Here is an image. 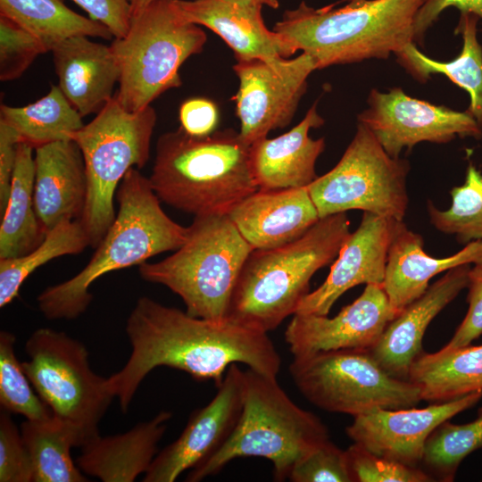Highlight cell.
Here are the masks:
<instances>
[{"label": "cell", "mask_w": 482, "mask_h": 482, "mask_svg": "<svg viewBox=\"0 0 482 482\" xmlns=\"http://www.w3.org/2000/svg\"><path fill=\"white\" fill-rule=\"evenodd\" d=\"M152 1L153 0H132L131 1L132 17L139 13Z\"/></svg>", "instance_id": "7dc6e473"}, {"label": "cell", "mask_w": 482, "mask_h": 482, "mask_svg": "<svg viewBox=\"0 0 482 482\" xmlns=\"http://www.w3.org/2000/svg\"><path fill=\"white\" fill-rule=\"evenodd\" d=\"M397 316L381 284L366 285L362 295L335 317L295 313L285 331L294 356L340 349H371Z\"/></svg>", "instance_id": "2e32d148"}, {"label": "cell", "mask_w": 482, "mask_h": 482, "mask_svg": "<svg viewBox=\"0 0 482 482\" xmlns=\"http://www.w3.org/2000/svg\"><path fill=\"white\" fill-rule=\"evenodd\" d=\"M21 432L33 469V482H87L73 461L76 446L73 432L55 417L46 420H26Z\"/></svg>", "instance_id": "1f68e13d"}, {"label": "cell", "mask_w": 482, "mask_h": 482, "mask_svg": "<svg viewBox=\"0 0 482 482\" xmlns=\"http://www.w3.org/2000/svg\"><path fill=\"white\" fill-rule=\"evenodd\" d=\"M482 447V407L471 422L456 425L445 420L428 436L420 467L433 480L452 482L461 462Z\"/></svg>", "instance_id": "836d02e7"}, {"label": "cell", "mask_w": 482, "mask_h": 482, "mask_svg": "<svg viewBox=\"0 0 482 482\" xmlns=\"http://www.w3.org/2000/svg\"><path fill=\"white\" fill-rule=\"evenodd\" d=\"M450 6L456 7L461 14L470 13L482 20V0H426L415 17L413 43L421 44L427 29Z\"/></svg>", "instance_id": "ee69618b"}, {"label": "cell", "mask_w": 482, "mask_h": 482, "mask_svg": "<svg viewBox=\"0 0 482 482\" xmlns=\"http://www.w3.org/2000/svg\"><path fill=\"white\" fill-rule=\"evenodd\" d=\"M34 205L46 233L83 212L87 179L82 152L72 139L35 148Z\"/></svg>", "instance_id": "7402d4cb"}, {"label": "cell", "mask_w": 482, "mask_h": 482, "mask_svg": "<svg viewBox=\"0 0 482 482\" xmlns=\"http://www.w3.org/2000/svg\"><path fill=\"white\" fill-rule=\"evenodd\" d=\"M206 39L199 25L181 15L175 0H153L132 17L127 34L111 44L120 69L115 95L120 104L136 112L180 87V66L203 51Z\"/></svg>", "instance_id": "ba28073f"}, {"label": "cell", "mask_w": 482, "mask_h": 482, "mask_svg": "<svg viewBox=\"0 0 482 482\" xmlns=\"http://www.w3.org/2000/svg\"><path fill=\"white\" fill-rule=\"evenodd\" d=\"M409 380L420 388L421 399L431 403L482 391V345L423 351L411 366Z\"/></svg>", "instance_id": "4316f807"}, {"label": "cell", "mask_w": 482, "mask_h": 482, "mask_svg": "<svg viewBox=\"0 0 482 482\" xmlns=\"http://www.w3.org/2000/svg\"><path fill=\"white\" fill-rule=\"evenodd\" d=\"M125 331L130 355L120 370L107 378L124 413L141 382L157 367L177 369L217 386L233 363L271 377L280 370V355L268 333L229 318L194 317L147 296L137 300Z\"/></svg>", "instance_id": "6da1fadb"}, {"label": "cell", "mask_w": 482, "mask_h": 482, "mask_svg": "<svg viewBox=\"0 0 482 482\" xmlns=\"http://www.w3.org/2000/svg\"><path fill=\"white\" fill-rule=\"evenodd\" d=\"M180 127L194 137H205L215 131L219 121L216 104L203 97L186 100L179 107Z\"/></svg>", "instance_id": "7bdbcfd3"}, {"label": "cell", "mask_w": 482, "mask_h": 482, "mask_svg": "<svg viewBox=\"0 0 482 482\" xmlns=\"http://www.w3.org/2000/svg\"><path fill=\"white\" fill-rule=\"evenodd\" d=\"M288 479L293 482H353L346 451L329 439L298 460Z\"/></svg>", "instance_id": "74e56055"}, {"label": "cell", "mask_w": 482, "mask_h": 482, "mask_svg": "<svg viewBox=\"0 0 482 482\" xmlns=\"http://www.w3.org/2000/svg\"><path fill=\"white\" fill-rule=\"evenodd\" d=\"M172 413L162 411L122 434L98 436L82 446L76 464L80 470L103 482H133L150 468L157 455Z\"/></svg>", "instance_id": "484cf974"}, {"label": "cell", "mask_w": 482, "mask_h": 482, "mask_svg": "<svg viewBox=\"0 0 482 482\" xmlns=\"http://www.w3.org/2000/svg\"><path fill=\"white\" fill-rule=\"evenodd\" d=\"M253 250L229 214L195 216L184 244L162 261L140 264L138 272L177 294L189 315L223 320Z\"/></svg>", "instance_id": "52a82bcc"}, {"label": "cell", "mask_w": 482, "mask_h": 482, "mask_svg": "<svg viewBox=\"0 0 482 482\" xmlns=\"http://www.w3.org/2000/svg\"><path fill=\"white\" fill-rule=\"evenodd\" d=\"M34 149L23 141L17 146L11 193L0 226V260L27 254L46 237L34 205Z\"/></svg>", "instance_id": "f1b7e54d"}, {"label": "cell", "mask_w": 482, "mask_h": 482, "mask_svg": "<svg viewBox=\"0 0 482 482\" xmlns=\"http://www.w3.org/2000/svg\"><path fill=\"white\" fill-rule=\"evenodd\" d=\"M229 216L253 250L294 242L320 219L307 187L259 189L236 205Z\"/></svg>", "instance_id": "44dd1931"}, {"label": "cell", "mask_w": 482, "mask_h": 482, "mask_svg": "<svg viewBox=\"0 0 482 482\" xmlns=\"http://www.w3.org/2000/svg\"><path fill=\"white\" fill-rule=\"evenodd\" d=\"M21 141L19 133L3 120H0V213L7 206L13 170L16 162L17 146Z\"/></svg>", "instance_id": "f6af8a7d"}, {"label": "cell", "mask_w": 482, "mask_h": 482, "mask_svg": "<svg viewBox=\"0 0 482 482\" xmlns=\"http://www.w3.org/2000/svg\"><path fill=\"white\" fill-rule=\"evenodd\" d=\"M24 372L54 417L73 432L76 446L100 436L99 423L115 397L107 378L95 373L85 345L49 328L35 330L25 343Z\"/></svg>", "instance_id": "30bf717a"}, {"label": "cell", "mask_w": 482, "mask_h": 482, "mask_svg": "<svg viewBox=\"0 0 482 482\" xmlns=\"http://www.w3.org/2000/svg\"><path fill=\"white\" fill-rule=\"evenodd\" d=\"M345 212L320 218L303 236L272 249H254L234 289L228 318L263 332L294 315L316 271L332 262L350 234Z\"/></svg>", "instance_id": "5b68a950"}, {"label": "cell", "mask_w": 482, "mask_h": 482, "mask_svg": "<svg viewBox=\"0 0 482 482\" xmlns=\"http://www.w3.org/2000/svg\"><path fill=\"white\" fill-rule=\"evenodd\" d=\"M452 204L448 210L437 209L427 203L432 225L439 231L454 235L459 243L467 245L482 240V173L470 163L465 181L451 190Z\"/></svg>", "instance_id": "e575fe53"}, {"label": "cell", "mask_w": 482, "mask_h": 482, "mask_svg": "<svg viewBox=\"0 0 482 482\" xmlns=\"http://www.w3.org/2000/svg\"><path fill=\"white\" fill-rule=\"evenodd\" d=\"M316 60L302 53L276 68L262 60L237 61L233 70L239 80L236 102L239 134L249 145L269 132L287 126L306 91Z\"/></svg>", "instance_id": "5bb4252c"}, {"label": "cell", "mask_w": 482, "mask_h": 482, "mask_svg": "<svg viewBox=\"0 0 482 482\" xmlns=\"http://www.w3.org/2000/svg\"><path fill=\"white\" fill-rule=\"evenodd\" d=\"M89 245L79 220H64L46 233L43 242L25 255L0 260V307L12 303L26 278L47 262L78 254Z\"/></svg>", "instance_id": "d6a6232c"}, {"label": "cell", "mask_w": 482, "mask_h": 482, "mask_svg": "<svg viewBox=\"0 0 482 482\" xmlns=\"http://www.w3.org/2000/svg\"><path fill=\"white\" fill-rule=\"evenodd\" d=\"M0 481L33 482L32 462L11 412L0 413Z\"/></svg>", "instance_id": "ab89813d"}, {"label": "cell", "mask_w": 482, "mask_h": 482, "mask_svg": "<svg viewBox=\"0 0 482 482\" xmlns=\"http://www.w3.org/2000/svg\"><path fill=\"white\" fill-rule=\"evenodd\" d=\"M347 1H350V0H341L342 3L347 2Z\"/></svg>", "instance_id": "c3c4849f"}, {"label": "cell", "mask_w": 482, "mask_h": 482, "mask_svg": "<svg viewBox=\"0 0 482 482\" xmlns=\"http://www.w3.org/2000/svg\"><path fill=\"white\" fill-rule=\"evenodd\" d=\"M409 170L406 160L391 157L358 122L337 164L307 188L320 218L362 210L403 221L409 204Z\"/></svg>", "instance_id": "7c38bea8"}, {"label": "cell", "mask_w": 482, "mask_h": 482, "mask_svg": "<svg viewBox=\"0 0 482 482\" xmlns=\"http://www.w3.org/2000/svg\"><path fill=\"white\" fill-rule=\"evenodd\" d=\"M15 336L0 332V403L1 409L21 414L29 420H46L54 417L47 404L36 395L14 353Z\"/></svg>", "instance_id": "d590c367"}, {"label": "cell", "mask_w": 482, "mask_h": 482, "mask_svg": "<svg viewBox=\"0 0 482 482\" xmlns=\"http://www.w3.org/2000/svg\"><path fill=\"white\" fill-rule=\"evenodd\" d=\"M469 288L466 316L451 340L443 347L455 349L470 345L482 335V263L474 264L469 270Z\"/></svg>", "instance_id": "60d3db41"}, {"label": "cell", "mask_w": 482, "mask_h": 482, "mask_svg": "<svg viewBox=\"0 0 482 482\" xmlns=\"http://www.w3.org/2000/svg\"><path fill=\"white\" fill-rule=\"evenodd\" d=\"M236 3H243V4H256L261 6H269L271 8H278V0H227Z\"/></svg>", "instance_id": "bcb514c9"}, {"label": "cell", "mask_w": 482, "mask_h": 482, "mask_svg": "<svg viewBox=\"0 0 482 482\" xmlns=\"http://www.w3.org/2000/svg\"><path fill=\"white\" fill-rule=\"evenodd\" d=\"M0 111V120L12 127L21 141L34 148L72 139L73 134L84 126L83 117L55 85L35 103L22 107L2 104Z\"/></svg>", "instance_id": "4dcf8cb0"}, {"label": "cell", "mask_w": 482, "mask_h": 482, "mask_svg": "<svg viewBox=\"0 0 482 482\" xmlns=\"http://www.w3.org/2000/svg\"><path fill=\"white\" fill-rule=\"evenodd\" d=\"M478 18L461 14L455 34L462 37L460 54L449 62H438L422 54L413 42L397 53L398 62L419 81L425 82L431 74H442L466 90L470 98L469 113L482 128V47L477 38Z\"/></svg>", "instance_id": "83f0119b"}, {"label": "cell", "mask_w": 482, "mask_h": 482, "mask_svg": "<svg viewBox=\"0 0 482 482\" xmlns=\"http://www.w3.org/2000/svg\"><path fill=\"white\" fill-rule=\"evenodd\" d=\"M0 15L36 37L47 52L71 37L114 38L106 26L75 12L62 0H0Z\"/></svg>", "instance_id": "f546056e"}, {"label": "cell", "mask_w": 482, "mask_h": 482, "mask_svg": "<svg viewBox=\"0 0 482 482\" xmlns=\"http://www.w3.org/2000/svg\"><path fill=\"white\" fill-rule=\"evenodd\" d=\"M481 398L482 391H477L420 409L377 410L353 417L345 431L353 443L376 455L420 467L425 443L432 431Z\"/></svg>", "instance_id": "e0dca14e"}, {"label": "cell", "mask_w": 482, "mask_h": 482, "mask_svg": "<svg viewBox=\"0 0 482 482\" xmlns=\"http://www.w3.org/2000/svg\"><path fill=\"white\" fill-rule=\"evenodd\" d=\"M42 43L9 18L0 15V80L20 78L42 54Z\"/></svg>", "instance_id": "8d00e7d4"}, {"label": "cell", "mask_w": 482, "mask_h": 482, "mask_svg": "<svg viewBox=\"0 0 482 482\" xmlns=\"http://www.w3.org/2000/svg\"><path fill=\"white\" fill-rule=\"evenodd\" d=\"M470 269V264H463L447 270L387 325L376 345L369 350L387 374L409 380L411 366L423 352L422 339L428 325L467 287Z\"/></svg>", "instance_id": "ffe728a7"}, {"label": "cell", "mask_w": 482, "mask_h": 482, "mask_svg": "<svg viewBox=\"0 0 482 482\" xmlns=\"http://www.w3.org/2000/svg\"><path fill=\"white\" fill-rule=\"evenodd\" d=\"M138 170L129 169L120 183L118 213L88 263L71 278L46 287L37 296L38 309L46 319L78 318L89 306L93 299L89 287L97 278L176 251L186 241L188 227L164 212L149 178Z\"/></svg>", "instance_id": "7a4b0ae2"}, {"label": "cell", "mask_w": 482, "mask_h": 482, "mask_svg": "<svg viewBox=\"0 0 482 482\" xmlns=\"http://www.w3.org/2000/svg\"><path fill=\"white\" fill-rule=\"evenodd\" d=\"M156 122L149 105L131 112L115 95L87 124L72 136L86 166L87 194L79 219L96 248L115 219L114 195L128 170L141 169L149 159L150 144Z\"/></svg>", "instance_id": "9c48e42d"}, {"label": "cell", "mask_w": 482, "mask_h": 482, "mask_svg": "<svg viewBox=\"0 0 482 482\" xmlns=\"http://www.w3.org/2000/svg\"><path fill=\"white\" fill-rule=\"evenodd\" d=\"M402 222L364 212L357 229L342 245L325 281L303 298L295 313L328 315L350 288L382 285L389 247Z\"/></svg>", "instance_id": "ac0fdd59"}, {"label": "cell", "mask_w": 482, "mask_h": 482, "mask_svg": "<svg viewBox=\"0 0 482 482\" xmlns=\"http://www.w3.org/2000/svg\"><path fill=\"white\" fill-rule=\"evenodd\" d=\"M288 370L302 395L329 412L356 417L377 410L411 408L422 401L414 383L387 374L369 350L294 356Z\"/></svg>", "instance_id": "8fae6325"}, {"label": "cell", "mask_w": 482, "mask_h": 482, "mask_svg": "<svg viewBox=\"0 0 482 482\" xmlns=\"http://www.w3.org/2000/svg\"><path fill=\"white\" fill-rule=\"evenodd\" d=\"M88 37H71L51 50L58 87L82 117L98 113L108 104L120 76L111 46Z\"/></svg>", "instance_id": "603a6c76"}, {"label": "cell", "mask_w": 482, "mask_h": 482, "mask_svg": "<svg viewBox=\"0 0 482 482\" xmlns=\"http://www.w3.org/2000/svg\"><path fill=\"white\" fill-rule=\"evenodd\" d=\"M423 248L422 237L403 221L389 247L382 284L397 315L426 292L437 274L463 264L482 263V240L472 241L445 258L433 257Z\"/></svg>", "instance_id": "d4e9b609"}, {"label": "cell", "mask_w": 482, "mask_h": 482, "mask_svg": "<svg viewBox=\"0 0 482 482\" xmlns=\"http://www.w3.org/2000/svg\"><path fill=\"white\" fill-rule=\"evenodd\" d=\"M242 411L225 443L191 470L187 482H199L219 473L237 458L270 460L276 481L288 478L295 462L329 439L325 424L287 395L277 377L247 368L243 372Z\"/></svg>", "instance_id": "8992f818"}, {"label": "cell", "mask_w": 482, "mask_h": 482, "mask_svg": "<svg viewBox=\"0 0 482 482\" xmlns=\"http://www.w3.org/2000/svg\"><path fill=\"white\" fill-rule=\"evenodd\" d=\"M175 4L187 21L220 36L237 61L258 59L280 68L295 54L282 36L266 27L261 5L227 0H175Z\"/></svg>", "instance_id": "d6986e66"}, {"label": "cell", "mask_w": 482, "mask_h": 482, "mask_svg": "<svg viewBox=\"0 0 482 482\" xmlns=\"http://www.w3.org/2000/svg\"><path fill=\"white\" fill-rule=\"evenodd\" d=\"M149 179L162 202L195 216L229 214L259 190L250 145L232 129L205 137L181 128L162 134Z\"/></svg>", "instance_id": "3957f363"}, {"label": "cell", "mask_w": 482, "mask_h": 482, "mask_svg": "<svg viewBox=\"0 0 482 482\" xmlns=\"http://www.w3.org/2000/svg\"><path fill=\"white\" fill-rule=\"evenodd\" d=\"M393 158L420 142L448 143L456 137L479 139L482 128L470 113L411 97L402 88L387 93L372 89L368 108L358 115Z\"/></svg>", "instance_id": "4fadbf2b"}, {"label": "cell", "mask_w": 482, "mask_h": 482, "mask_svg": "<svg viewBox=\"0 0 482 482\" xmlns=\"http://www.w3.org/2000/svg\"><path fill=\"white\" fill-rule=\"evenodd\" d=\"M345 451L353 482L434 481L420 467L405 465L376 455L356 443Z\"/></svg>", "instance_id": "f35d334b"}, {"label": "cell", "mask_w": 482, "mask_h": 482, "mask_svg": "<svg viewBox=\"0 0 482 482\" xmlns=\"http://www.w3.org/2000/svg\"><path fill=\"white\" fill-rule=\"evenodd\" d=\"M426 0H350L314 9L302 2L284 12L273 30L293 51L312 56L318 69L386 59L413 42L416 14Z\"/></svg>", "instance_id": "277c9868"}, {"label": "cell", "mask_w": 482, "mask_h": 482, "mask_svg": "<svg viewBox=\"0 0 482 482\" xmlns=\"http://www.w3.org/2000/svg\"><path fill=\"white\" fill-rule=\"evenodd\" d=\"M316 106L314 104L288 132L261 138L250 145L252 171L260 190L307 187L318 178L315 163L325 149V141L309 137L311 129L324 123Z\"/></svg>", "instance_id": "cb8c5ba5"}, {"label": "cell", "mask_w": 482, "mask_h": 482, "mask_svg": "<svg viewBox=\"0 0 482 482\" xmlns=\"http://www.w3.org/2000/svg\"><path fill=\"white\" fill-rule=\"evenodd\" d=\"M89 17L106 26L114 38L123 37L132 20V0H72Z\"/></svg>", "instance_id": "b9f144b4"}, {"label": "cell", "mask_w": 482, "mask_h": 482, "mask_svg": "<svg viewBox=\"0 0 482 482\" xmlns=\"http://www.w3.org/2000/svg\"><path fill=\"white\" fill-rule=\"evenodd\" d=\"M243 372L238 363L228 368L212 401L191 413L180 436L157 453L142 481L173 482L225 443L241 414Z\"/></svg>", "instance_id": "9a60e30c"}]
</instances>
